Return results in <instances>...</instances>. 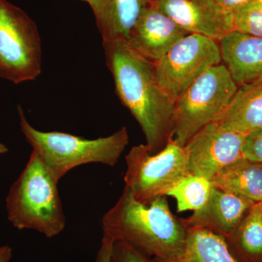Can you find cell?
<instances>
[{
    "label": "cell",
    "instance_id": "cell-1",
    "mask_svg": "<svg viewBox=\"0 0 262 262\" xmlns=\"http://www.w3.org/2000/svg\"><path fill=\"white\" fill-rule=\"evenodd\" d=\"M103 46L117 96L140 125L149 152H160L171 138L175 101L158 82L153 62L123 41L103 42Z\"/></svg>",
    "mask_w": 262,
    "mask_h": 262
},
{
    "label": "cell",
    "instance_id": "cell-2",
    "mask_svg": "<svg viewBox=\"0 0 262 262\" xmlns=\"http://www.w3.org/2000/svg\"><path fill=\"white\" fill-rule=\"evenodd\" d=\"M103 234L125 241L149 257L168 258L184 249L187 229L170 211L165 196L146 205L127 188L103 216Z\"/></svg>",
    "mask_w": 262,
    "mask_h": 262
},
{
    "label": "cell",
    "instance_id": "cell-3",
    "mask_svg": "<svg viewBox=\"0 0 262 262\" xmlns=\"http://www.w3.org/2000/svg\"><path fill=\"white\" fill-rule=\"evenodd\" d=\"M58 184L39 154L32 150L7 196L10 223L19 230L33 229L48 238L61 233L67 220Z\"/></svg>",
    "mask_w": 262,
    "mask_h": 262
},
{
    "label": "cell",
    "instance_id": "cell-4",
    "mask_svg": "<svg viewBox=\"0 0 262 262\" xmlns=\"http://www.w3.org/2000/svg\"><path fill=\"white\" fill-rule=\"evenodd\" d=\"M20 129L57 182L80 165L101 163L114 167L129 144V134L123 127L106 137L86 139L67 133L45 132L32 126L23 108L18 106Z\"/></svg>",
    "mask_w": 262,
    "mask_h": 262
},
{
    "label": "cell",
    "instance_id": "cell-5",
    "mask_svg": "<svg viewBox=\"0 0 262 262\" xmlns=\"http://www.w3.org/2000/svg\"><path fill=\"white\" fill-rule=\"evenodd\" d=\"M237 88L222 63L200 76L175 101L170 141L184 146L198 131L218 121Z\"/></svg>",
    "mask_w": 262,
    "mask_h": 262
},
{
    "label": "cell",
    "instance_id": "cell-6",
    "mask_svg": "<svg viewBox=\"0 0 262 262\" xmlns=\"http://www.w3.org/2000/svg\"><path fill=\"white\" fill-rule=\"evenodd\" d=\"M42 71L37 24L18 7L0 0V77L14 84L35 80Z\"/></svg>",
    "mask_w": 262,
    "mask_h": 262
},
{
    "label": "cell",
    "instance_id": "cell-7",
    "mask_svg": "<svg viewBox=\"0 0 262 262\" xmlns=\"http://www.w3.org/2000/svg\"><path fill=\"white\" fill-rule=\"evenodd\" d=\"M125 160V187L137 201L146 205L167 196L172 188L189 174L186 150L173 141L157 154H151L146 144L134 146Z\"/></svg>",
    "mask_w": 262,
    "mask_h": 262
},
{
    "label": "cell",
    "instance_id": "cell-8",
    "mask_svg": "<svg viewBox=\"0 0 262 262\" xmlns=\"http://www.w3.org/2000/svg\"><path fill=\"white\" fill-rule=\"evenodd\" d=\"M222 63L220 42L189 34L154 65L160 86L175 101L200 76Z\"/></svg>",
    "mask_w": 262,
    "mask_h": 262
},
{
    "label": "cell",
    "instance_id": "cell-9",
    "mask_svg": "<svg viewBox=\"0 0 262 262\" xmlns=\"http://www.w3.org/2000/svg\"><path fill=\"white\" fill-rule=\"evenodd\" d=\"M246 136L213 122L192 136L185 146L189 173L211 181L220 170L245 158Z\"/></svg>",
    "mask_w": 262,
    "mask_h": 262
},
{
    "label": "cell",
    "instance_id": "cell-10",
    "mask_svg": "<svg viewBox=\"0 0 262 262\" xmlns=\"http://www.w3.org/2000/svg\"><path fill=\"white\" fill-rule=\"evenodd\" d=\"M151 3L189 34L220 42L234 31L233 13L215 0H151Z\"/></svg>",
    "mask_w": 262,
    "mask_h": 262
},
{
    "label": "cell",
    "instance_id": "cell-11",
    "mask_svg": "<svg viewBox=\"0 0 262 262\" xmlns=\"http://www.w3.org/2000/svg\"><path fill=\"white\" fill-rule=\"evenodd\" d=\"M189 34L150 3L141 12L125 42L139 56L155 63Z\"/></svg>",
    "mask_w": 262,
    "mask_h": 262
},
{
    "label": "cell",
    "instance_id": "cell-12",
    "mask_svg": "<svg viewBox=\"0 0 262 262\" xmlns=\"http://www.w3.org/2000/svg\"><path fill=\"white\" fill-rule=\"evenodd\" d=\"M255 203L246 198L212 187L206 204L187 219H182L188 227L208 229L227 238Z\"/></svg>",
    "mask_w": 262,
    "mask_h": 262
},
{
    "label": "cell",
    "instance_id": "cell-13",
    "mask_svg": "<svg viewBox=\"0 0 262 262\" xmlns=\"http://www.w3.org/2000/svg\"><path fill=\"white\" fill-rule=\"evenodd\" d=\"M222 63L237 85L262 80V37L232 31L220 41Z\"/></svg>",
    "mask_w": 262,
    "mask_h": 262
},
{
    "label": "cell",
    "instance_id": "cell-14",
    "mask_svg": "<svg viewBox=\"0 0 262 262\" xmlns=\"http://www.w3.org/2000/svg\"><path fill=\"white\" fill-rule=\"evenodd\" d=\"M151 0H94L90 5L103 42H126Z\"/></svg>",
    "mask_w": 262,
    "mask_h": 262
},
{
    "label": "cell",
    "instance_id": "cell-15",
    "mask_svg": "<svg viewBox=\"0 0 262 262\" xmlns=\"http://www.w3.org/2000/svg\"><path fill=\"white\" fill-rule=\"evenodd\" d=\"M216 122L226 129L246 136L262 128V80L239 85L225 113Z\"/></svg>",
    "mask_w": 262,
    "mask_h": 262
},
{
    "label": "cell",
    "instance_id": "cell-16",
    "mask_svg": "<svg viewBox=\"0 0 262 262\" xmlns=\"http://www.w3.org/2000/svg\"><path fill=\"white\" fill-rule=\"evenodd\" d=\"M186 229L182 252L172 258H151V262H239L229 252L225 237L199 227Z\"/></svg>",
    "mask_w": 262,
    "mask_h": 262
},
{
    "label": "cell",
    "instance_id": "cell-17",
    "mask_svg": "<svg viewBox=\"0 0 262 262\" xmlns=\"http://www.w3.org/2000/svg\"><path fill=\"white\" fill-rule=\"evenodd\" d=\"M212 187L242 196L254 203L262 201V163L243 159L220 170Z\"/></svg>",
    "mask_w": 262,
    "mask_h": 262
},
{
    "label": "cell",
    "instance_id": "cell-18",
    "mask_svg": "<svg viewBox=\"0 0 262 262\" xmlns=\"http://www.w3.org/2000/svg\"><path fill=\"white\" fill-rule=\"evenodd\" d=\"M229 252L239 262H262V207L255 203L235 230L226 238Z\"/></svg>",
    "mask_w": 262,
    "mask_h": 262
},
{
    "label": "cell",
    "instance_id": "cell-19",
    "mask_svg": "<svg viewBox=\"0 0 262 262\" xmlns=\"http://www.w3.org/2000/svg\"><path fill=\"white\" fill-rule=\"evenodd\" d=\"M211 189V181L189 173L172 188L167 195L175 198L179 213L194 212L206 204Z\"/></svg>",
    "mask_w": 262,
    "mask_h": 262
},
{
    "label": "cell",
    "instance_id": "cell-20",
    "mask_svg": "<svg viewBox=\"0 0 262 262\" xmlns=\"http://www.w3.org/2000/svg\"><path fill=\"white\" fill-rule=\"evenodd\" d=\"M234 30L262 37V9L253 1L233 12Z\"/></svg>",
    "mask_w": 262,
    "mask_h": 262
},
{
    "label": "cell",
    "instance_id": "cell-21",
    "mask_svg": "<svg viewBox=\"0 0 262 262\" xmlns=\"http://www.w3.org/2000/svg\"><path fill=\"white\" fill-rule=\"evenodd\" d=\"M110 262H151V258L125 241H115Z\"/></svg>",
    "mask_w": 262,
    "mask_h": 262
},
{
    "label": "cell",
    "instance_id": "cell-22",
    "mask_svg": "<svg viewBox=\"0 0 262 262\" xmlns=\"http://www.w3.org/2000/svg\"><path fill=\"white\" fill-rule=\"evenodd\" d=\"M244 152L246 159L262 163V128L246 136Z\"/></svg>",
    "mask_w": 262,
    "mask_h": 262
},
{
    "label": "cell",
    "instance_id": "cell-23",
    "mask_svg": "<svg viewBox=\"0 0 262 262\" xmlns=\"http://www.w3.org/2000/svg\"><path fill=\"white\" fill-rule=\"evenodd\" d=\"M115 241L113 238L103 234L101 248L98 251L96 262H110L112 251Z\"/></svg>",
    "mask_w": 262,
    "mask_h": 262
},
{
    "label": "cell",
    "instance_id": "cell-24",
    "mask_svg": "<svg viewBox=\"0 0 262 262\" xmlns=\"http://www.w3.org/2000/svg\"><path fill=\"white\" fill-rule=\"evenodd\" d=\"M215 1L225 9L233 13L241 7L247 5L251 2L256 1V0H215Z\"/></svg>",
    "mask_w": 262,
    "mask_h": 262
},
{
    "label": "cell",
    "instance_id": "cell-25",
    "mask_svg": "<svg viewBox=\"0 0 262 262\" xmlns=\"http://www.w3.org/2000/svg\"><path fill=\"white\" fill-rule=\"evenodd\" d=\"M13 256V250L9 246H0V262H9Z\"/></svg>",
    "mask_w": 262,
    "mask_h": 262
},
{
    "label": "cell",
    "instance_id": "cell-26",
    "mask_svg": "<svg viewBox=\"0 0 262 262\" xmlns=\"http://www.w3.org/2000/svg\"><path fill=\"white\" fill-rule=\"evenodd\" d=\"M8 149L5 144L0 143V154H4V153L8 152Z\"/></svg>",
    "mask_w": 262,
    "mask_h": 262
},
{
    "label": "cell",
    "instance_id": "cell-27",
    "mask_svg": "<svg viewBox=\"0 0 262 262\" xmlns=\"http://www.w3.org/2000/svg\"><path fill=\"white\" fill-rule=\"evenodd\" d=\"M82 1L86 2V3H88L89 5H91V3H92L94 0H82Z\"/></svg>",
    "mask_w": 262,
    "mask_h": 262
},
{
    "label": "cell",
    "instance_id": "cell-28",
    "mask_svg": "<svg viewBox=\"0 0 262 262\" xmlns=\"http://www.w3.org/2000/svg\"><path fill=\"white\" fill-rule=\"evenodd\" d=\"M256 1L258 2V5H259V6L261 7L262 9V0H256Z\"/></svg>",
    "mask_w": 262,
    "mask_h": 262
},
{
    "label": "cell",
    "instance_id": "cell-29",
    "mask_svg": "<svg viewBox=\"0 0 262 262\" xmlns=\"http://www.w3.org/2000/svg\"><path fill=\"white\" fill-rule=\"evenodd\" d=\"M260 204H261V206L262 207V201L261 202V203H260Z\"/></svg>",
    "mask_w": 262,
    "mask_h": 262
}]
</instances>
